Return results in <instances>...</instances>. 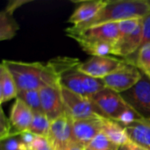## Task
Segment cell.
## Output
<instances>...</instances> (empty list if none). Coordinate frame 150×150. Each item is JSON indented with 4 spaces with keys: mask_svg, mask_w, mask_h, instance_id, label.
<instances>
[{
    "mask_svg": "<svg viewBox=\"0 0 150 150\" xmlns=\"http://www.w3.org/2000/svg\"><path fill=\"white\" fill-rule=\"evenodd\" d=\"M12 75L18 91L40 90L47 86H62V76L80 65L76 58L58 56L47 64L4 60L2 62Z\"/></svg>",
    "mask_w": 150,
    "mask_h": 150,
    "instance_id": "cell-1",
    "label": "cell"
},
{
    "mask_svg": "<svg viewBox=\"0 0 150 150\" xmlns=\"http://www.w3.org/2000/svg\"><path fill=\"white\" fill-rule=\"evenodd\" d=\"M150 11V3L145 0H116L107 4L90 21L72 25L73 30H83L107 23L120 22L128 18H142Z\"/></svg>",
    "mask_w": 150,
    "mask_h": 150,
    "instance_id": "cell-2",
    "label": "cell"
},
{
    "mask_svg": "<svg viewBox=\"0 0 150 150\" xmlns=\"http://www.w3.org/2000/svg\"><path fill=\"white\" fill-rule=\"evenodd\" d=\"M65 32L67 36L77 41L79 45L95 42L115 43L120 35L119 22L95 25L83 30H73L68 27Z\"/></svg>",
    "mask_w": 150,
    "mask_h": 150,
    "instance_id": "cell-3",
    "label": "cell"
},
{
    "mask_svg": "<svg viewBox=\"0 0 150 150\" xmlns=\"http://www.w3.org/2000/svg\"><path fill=\"white\" fill-rule=\"evenodd\" d=\"M120 94L142 120L150 123V79L148 76L142 74V79L132 89Z\"/></svg>",
    "mask_w": 150,
    "mask_h": 150,
    "instance_id": "cell-4",
    "label": "cell"
},
{
    "mask_svg": "<svg viewBox=\"0 0 150 150\" xmlns=\"http://www.w3.org/2000/svg\"><path fill=\"white\" fill-rule=\"evenodd\" d=\"M90 99L99 108L105 118L115 121H119L130 108L120 93L108 88L97 92Z\"/></svg>",
    "mask_w": 150,
    "mask_h": 150,
    "instance_id": "cell-5",
    "label": "cell"
},
{
    "mask_svg": "<svg viewBox=\"0 0 150 150\" xmlns=\"http://www.w3.org/2000/svg\"><path fill=\"white\" fill-rule=\"evenodd\" d=\"M62 94L65 108L74 120L105 117L99 108L90 98L77 95L63 87H62Z\"/></svg>",
    "mask_w": 150,
    "mask_h": 150,
    "instance_id": "cell-6",
    "label": "cell"
},
{
    "mask_svg": "<svg viewBox=\"0 0 150 150\" xmlns=\"http://www.w3.org/2000/svg\"><path fill=\"white\" fill-rule=\"evenodd\" d=\"M142 77V73L138 68L126 60L122 66L102 80L106 88L118 93H122L132 89Z\"/></svg>",
    "mask_w": 150,
    "mask_h": 150,
    "instance_id": "cell-7",
    "label": "cell"
},
{
    "mask_svg": "<svg viewBox=\"0 0 150 150\" xmlns=\"http://www.w3.org/2000/svg\"><path fill=\"white\" fill-rule=\"evenodd\" d=\"M73 123L74 120L67 110L61 117L51 121L48 139L54 150H65L75 144Z\"/></svg>",
    "mask_w": 150,
    "mask_h": 150,
    "instance_id": "cell-8",
    "label": "cell"
},
{
    "mask_svg": "<svg viewBox=\"0 0 150 150\" xmlns=\"http://www.w3.org/2000/svg\"><path fill=\"white\" fill-rule=\"evenodd\" d=\"M126 60L112 56H92L84 62H81L77 69L90 76L104 79L113 73L125 63Z\"/></svg>",
    "mask_w": 150,
    "mask_h": 150,
    "instance_id": "cell-9",
    "label": "cell"
},
{
    "mask_svg": "<svg viewBox=\"0 0 150 150\" xmlns=\"http://www.w3.org/2000/svg\"><path fill=\"white\" fill-rule=\"evenodd\" d=\"M41 106L47 118L53 121L61 117L66 111L62 86H47L39 90Z\"/></svg>",
    "mask_w": 150,
    "mask_h": 150,
    "instance_id": "cell-10",
    "label": "cell"
},
{
    "mask_svg": "<svg viewBox=\"0 0 150 150\" xmlns=\"http://www.w3.org/2000/svg\"><path fill=\"white\" fill-rule=\"evenodd\" d=\"M102 118L98 117L84 120H76L73 123L74 142L86 149L91 141L102 133Z\"/></svg>",
    "mask_w": 150,
    "mask_h": 150,
    "instance_id": "cell-11",
    "label": "cell"
},
{
    "mask_svg": "<svg viewBox=\"0 0 150 150\" xmlns=\"http://www.w3.org/2000/svg\"><path fill=\"white\" fill-rule=\"evenodd\" d=\"M33 118V111L19 98H16L11 109L9 120L13 130V136H18L29 129Z\"/></svg>",
    "mask_w": 150,
    "mask_h": 150,
    "instance_id": "cell-12",
    "label": "cell"
},
{
    "mask_svg": "<svg viewBox=\"0 0 150 150\" xmlns=\"http://www.w3.org/2000/svg\"><path fill=\"white\" fill-rule=\"evenodd\" d=\"M27 0L10 1L6 7L0 13V40H6L12 39L19 29L18 24L13 18L16 9L28 3Z\"/></svg>",
    "mask_w": 150,
    "mask_h": 150,
    "instance_id": "cell-13",
    "label": "cell"
},
{
    "mask_svg": "<svg viewBox=\"0 0 150 150\" xmlns=\"http://www.w3.org/2000/svg\"><path fill=\"white\" fill-rule=\"evenodd\" d=\"M142 24L130 34H127L113 44L111 54L121 56L124 58H129L134 54L142 47Z\"/></svg>",
    "mask_w": 150,
    "mask_h": 150,
    "instance_id": "cell-14",
    "label": "cell"
},
{
    "mask_svg": "<svg viewBox=\"0 0 150 150\" xmlns=\"http://www.w3.org/2000/svg\"><path fill=\"white\" fill-rule=\"evenodd\" d=\"M107 4L105 0L83 1L78 5L69 18L72 25H78L92 19L98 12Z\"/></svg>",
    "mask_w": 150,
    "mask_h": 150,
    "instance_id": "cell-15",
    "label": "cell"
},
{
    "mask_svg": "<svg viewBox=\"0 0 150 150\" xmlns=\"http://www.w3.org/2000/svg\"><path fill=\"white\" fill-rule=\"evenodd\" d=\"M130 142L150 150V123L139 120L125 127Z\"/></svg>",
    "mask_w": 150,
    "mask_h": 150,
    "instance_id": "cell-16",
    "label": "cell"
},
{
    "mask_svg": "<svg viewBox=\"0 0 150 150\" xmlns=\"http://www.w3.org/2000/svg\"><path fill=\"white\" fill-rule=\"evenodd\" d=\"M102 133H104L109 140L117 146L127 145L131 142L125 127L115 120L102 118Z\"/></svg>",
    "mask_w": 150,
    "mask_h": 150,
    "instance_id": "cell-17",
    "label": "cell"
},
{
    "mask_svg": "<svg viewBox=\"0 0 150 150\" xmlns=\"http://www.w3.org/2000/svg\"><path fill=\"white\" fill-rule=\"evenodd\" d=\"M18 88L15 80L2 62L0 65V102L4 104L10 101L12 98H17L18 97Z\"/></svg>",
    "mask_w": 150,
    "mask_h": 150,
    "instance_id": "cell-18",
    "label": "cell"
},
{
    "mask_svg": "<svg viewBox=\"0 0 150 150\" xmlns=\"http://www.w3.org/2000/svg\"><path fill=\"white\" fill-rule=\"evenodd\" d=\"M136 56L127 58L138 69L150 79V43L142 46L136 53Z\"/></svg>",
    "mask_w": 150,
    "mask_h": 150,
    "instance_id": "cell-19",
    "label": "cell"
},
{
    "mask_svg": "<svg viewBox=\"0 0 150 150\" xmlns=\"http://www.w3.org/2000/svg\"><path fill=\"white\" fill-rule=\"evenodd\" d=\"M17 98L23 101L33 112L35 113H44L41 106V101L40 97V92L38 90H29L21 91L18 92Z\"/></svg>",
    "mask_w": 150,
    "mask_h": 150,
    "instance_id": "cell-20",
    "label": "cell"
},
{
    "mask_svg": "<svg viewBox=\"0 0 150 150\" xmlns=\"http://www.w3.org/2000/svg\"><path fill=\"white\" fill-rule=\"evenodd\" d=\"M50 125L51 121L44 113H35L33 114V118L28 130L36 136L48 137L50 132Z\"/></svg>",
    "mask_w": 150,
    "mask_h": 150,
    "instance_id": "cell-21",
    "label": "cell"
},
{
    "mask_svg": "<svg viewBox=\"0 0 150 150\" xmlns=\"http://www.w3.org/2000/svg\"><path fill=\"white\" fill-rule=\"evenodd\" d=\"M113 44L108 42H95L83 43L79 46L85 53L91 56H107L111 54Z\"/></svg>",
    "mask_w": 150,
    "mask_h": 150,
    "instance_id": "cell-22",
    "label": "cell"
},
{
    "mask_svg": "<svg viewBox=\"0 0 150 150\" xmlns=\"http://www.w3.org/2000/svg\"><path fill=\"white\" fill-rule=\"evenodd\" d=\"M118 147L104 133H100L91 141L87 148L92 150H117Z\"/></svg>",
    "mask_w": 150,
    "mask_h": 150,
    "instance_id": "cell-23",
    "label": "cell"
},
{
    "mask_svg": "<svg viewBox=\"0 0 150 150\" xmlns=\"http://www.w3.org/2000/svg\"><path fill=\"white\" fill-rule=\"evenodd\" d=\"M142 18H128L119 22V30H120L119 39L132 33L142 23Z\"/></svg>",
    "mask_w": 150,
    "mask_h": 150,
    "instance_id": "cell-24",
    "label": "cell"
},
{
    "mask_svg": "<svg viewBox=\"0 0 150 150\" xmlns=\"http://www.w3.org/2000/svg\"><path fill=\"white\" fill-rule=\"evenodd\" d=\"M0 149L4 150H28L23 144L19 136H13L1 141Z\"/></svg>",
    "mask_w": 150,
    "mask_h": 150,
    "instance_id": "cell-25",
    "label": "cell"
},
{
    "mask_svg": "<svg viewBox=\"0 0 150 150\" xmlns=\"http://www.w3.org/2000/svg\"><path fill=\"white\" fill-rule=\"evenodd\" d=\"M13 137V130L10 123L9 119L4 115L3 110H1L0 116V141H4L7 138Z\"/></svg>",
    "mask_w": 150,
    "mask_h": 150,
    "instance_id": "cell-26",
    "label": "cell"
},
{
    "mask_svg": "<svg viewBox=\"0 0 150 150\" xmlns=\"http://www.w3.org/2000/svg\"><path fill=\"white\" fill-rule=\"evenodd\" d=\"M30 150H54L48 137L36 136Z\"/></svg>",
    "mask_w": 150,
    "mask_h": 150,
    "instance_id": "cell-27",
    "label": "cell"
},
{
    "mask_svg": "<svg viewBox=\"0 0 150 150\" xmlns=\"http://www.w3.org/2000/svg\"><path fill=\"white\" fill-rule=\"evenodd\" d=\"M142 47L150 43V11H149L142 18Z\"/></svg>",
    "mask_w": 150,
    "mask_h": 150,
    "instance_id": "cell-28",
    "label": "cell"
},
{
    "mask_svg": "<svg viewBox=\"0 0 150 150\" xmlns=\"http://www.w3.org/2000/svg\"><path fill=\"white\" fill-rule=\"evenodd\" d=\"M19 138L21 140V142H23V144L27 148V149L30 150L31 149V146L32 144L33 143L35 138H36V135L33 134L32 132H30L29 130L25 131V132H23L22 134H20L19 135Z\"/></svg>",
    "mask_w": 150,
    "mask_h": 150,
    "instance_id": "cell-29",
    "label": "cell"
},
{
    "mask_svg": "<svg viewBox=\"0 0 150 150\" xmlns=\"http://www.w3.org/2000/svg\"><path fill=\"white\" fill-rule=\"evenodd\" d=\"M128 147H129V150H148L142 148V147H140V146H138V145H136V144H134L132 142L128 143Z\"/></svg>",
    "mask_w": 150,
    "mask_h": 150,
    "instance_id": "cell-30",
    "label": "cell"
},
{
    "mask_svg": "<svg viewBox=\"0 0 150 150\" xmlns=\"http://www.w3.org/2000/svg\"><path fill=\"white\" fill-rule=\"evenodd\" d=\"M65 150H84V148H83V147H81V146L75 143V144H72L70 147H69L67 149Z\"/></svg>",
    "mask_w": 150,
    "mask_h": 150,
    "instance_id": "cell-31",
    "label": "cell"
},
{
    "mask_svg": "<svg viewBox=\"0 0 150 150\" xmlns=\"http://www.w3.org/2000/svg\"><path fill=\"white\" fill-rule=\"evenodd\" d=\"M117 150H129L128 144L127 145H123V146H119Z\"/></svg>",
    "mask_w": 150,
    "mask_h": 150,
    "instance_id": "cell-32",
    "label": "cell"
},
{
    "mask_svg": "<svg viewBox=\"0 0 150 150\" xmlns=\"http://www.w3.org/2000/svg\"><path fill=\"white\" fill-rule=\"evenodd\" d=\"M84 150H92V149H89V148H86V149H84Z\"/></svg>",
    "mask_w": 150,
    "mask_h": 150,
    "instance_id": "cell-33",
    "label": "cell"
},
{
    "mask_svg": "<svg viewBox=\"0 0 150 150\" xmlns=\"http://www.w3.org/2000/svg\"><path fill=\"white\" fill-rule=\"evenodd\" d=\"M0 150H4V149H0Z\"/></svg>",
    "mask_w": 150,
    "mask_h": 150,
    "instance_id": "cell-34",
    "label": "cell"
}]
</instances>
